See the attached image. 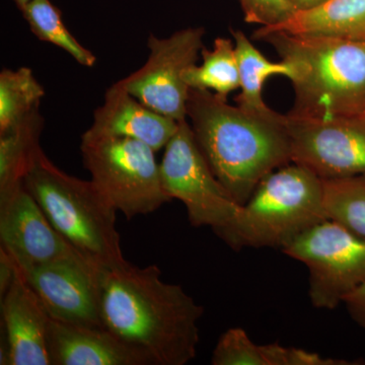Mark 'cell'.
I'll return each instance as SVG.
<instances>
[{
  "label": "cell",
  "mask_w": 365,
  "mask_h": 365,
  "mask_svg": "<svg viewBox=\"0 0 365 365\" xmlns=\"http://www.w3.org/2000/svg\"><path fill=\"white\" fill-rule=\"evenodd\" d=\"M232 34L241 79V93L235 102L240 107L251 111H269L271 108L266 104L262 95L264 83L276 76L290 79L292 68L283 60L273 62L264 56L242 31H232Z\"/></svg>",
  "instance_id": "ac0fdd59"
},
{
  "label": "cell",
  "mask_w": 365,
  "mask_h": 365,
  "mask_svg": "<svg viewBox=\"0 0 365 365\" xmlns=\"http://www.w3.org/2000/svg\"><path fill=\"white\" fill-rule=\"evenodd\" d=\"M0 242L23 271L79 254L53 227L24 182L0 196Z\"/></svg>",
  "instance_id": "7c38bea8"
},
{
  "label": "cell",
  "mask_w": 365,
  "mask_h": 365,
  "mask_svg": "<svg viewBox=\"0 0 365 365\" xmlns=\"http://www.w3.org/2000/svg\"><path fill=\"white\" fill-rule=\"evenodd\" d=\"M272 33L365 41V0H325L295 11L279 25L261 26L253 38L261 40Z\"/></svg>",
  "instance_id": "2e32d148"
},
{
  "label": "cell",
  "mask_w": 365,
  "mask_h": 365,
  "mask_svg": "<svg viewBox=\"0 0 365 365\" xmlns=\"http://www.w3.org/2000/svg\"><path fill=\"white\" fill-rule=\"evenodd\" d=\"M16 2V6H18L19 9L21 11L31 1V0H14Z\"/></svg>",
  "instance_id": "4316f807"
},
{
  "label": "cell",
  "mask_w": 365,
  "mask_h": 365,
  "mask_svg": "<svg viewBox=\"0 0 365 365\" xmlns=\"http://www.w3.org/2000/svg\"><path fill=\"white\" fill-rule=\"evenodd\" d=\"M343 304L353 321L365 330V284L348 295Z\"/></svg>",
  "instance_id": "d4e9b609"
},
{
  "label": "cell",
  "mask_w": 365,
  "mask_h": 365,
  "mask_svg": "<svg viewBox=\"0 0 365 365\" xmlns=\"http://www.w3.org/2000/svg\"><path fill=\"white\" fill-rule=\"evenodd\" d=\"M44 120L39 110L0 133V196L23 184L34 153L40 148Z\"/></svg>",
  "instance_id": "d6986e66"
},
{
  "label": "cell",
  "mask_w": 365,
  "mask_h": 365,
  "mask_svg": "<svg viewBox=\"0 0 365 365\" xmlns=\"http://www.w3.org/2000/svg\"><path fill=\"white\" fill-rule=\"evenodd\" d=\"M1 316L6 344L0 350V364L52 365L51 317L16 265L14 281L1 297Z\"/></svg>",
  "instance_id": "4fadbf2b"
},
{
  "label": "cell",
  "mask_w": 365,
  "mask_h": 365,
  "mask_svg": "<svg viewBox=\"0 0 365 365\" xmlns=\"http://www.w3.org/2000/svg\"><path fill=\"white\" fill-rule=\"evenodd\" d=\"M179 121L153 111L130 95L119 81L110 86L103 105L93 114L88 136L126 137L157 151L175 135Z\"/></svg>",
  "instance_id": "5bb4252c"
},
{
  "label": "cell",
  "mask_w": 365,
  "mask_h": 365,
  "mask_svg": "<svg viewBox=\"0 0 365 365\" xmlns=\"http://www.w3.org/2000/svg\"><path fill=\"white\" fill-rule=\"evenodd\" d=\"M21 272L54 321L104 328L101 318L102 269L85 257L71 255Z\"/></svg>",
  "instance_id": "8fae6325"
},
{
  "label": "cell",
  "mask_w": 365,
  "mask_h": 365,
  "mask_svg": "<svg viewBox=\"0 0 365 365\" xmlns=\"http://www.w3.org/2000/svg\"><path fill=\"white\" fill-rule=\"evenodd\" d=\"M187 120L213 174L242 206L264 178L292 163L285 115L272 109L251 111L190 90Z\"/></svg>",
  "instance_id": "7a4b0ae2"
},
{
  "label": "cell",
  "mask_w": 365,
  "mask_h": 365,
  "mask_svg": "<svg viewBox=\"0 0 365 365\" xmlns=\"http://www.w3.org/2000/svg\"><path fill=\"white\" fill-rule=\"evenodd\" d=\"M322 181L328 220L365 237V175Z\"/></svg>",
  "instance_id": "603a6c76"
},
{
  "label": "cell",
  "mask_w": 365,
  "mask_h": 365,
  "mask_svg": "<svg viewBox=\"0 0 365 365\" xmlns=\"http://www.w3.org/2000/svg\"><path fill=\"white\" fill-rule=\"evenodd\" d=\"M45 91L28 67L0 73V133L39 110Z\"/></svg>",
  "instance_id": "44dd1931"
},
{
  "label": "cell",
  "mask_w": 365,
  "mask_h": 365,
  "mask_svg": "<svg viewBox=\"0 0 365 365\" xmlns=\"http://www.w3.org/2000/svg\"><path fill=\"white\" fill-rule=\"evenodd\" d=\"M204 29L190 26L168 38L148 36V58L138 71L119 81L139 102L176 121L187 119L190 88L185 71L203 50Z\"/></svg>",
  "instance_id": "9c48e42d"
},
{
  "label": "cell",
  "mask_w": 365,
  "mask_h": 365,
  "mask_svg": "<svg viewBox=\"0 0 365 365\" xmlns=\"http://www.w3.org/2000/svg\"><path fill=\"white\" fill-rule=\"evenodd\" d=\"M245 21L264 28L279 25L297 11L292 0H240Z\"/></svg>",
  "instance_id": "cb8c5ba5"
},
{
  "label": "cell",
  "mask_w": 365,
  "mask_h": 365,
  "mask_svg": "<svg viewBox=\"0 0 365 365\" xmlns=\"http://www.w3.org/2000/svg\"><path fill=\"white\" fill-rule=\"evenodd\" d=\"M53 227L102 270L123 265L117 210L91 181L58 169L39 148L24 179Z\"/></svg>",
  "instance_id": "277c9868"
},
{
  "label": "cell",
  "mask_w": 365,
  "mask_h": 365,
  "mask_svg": "<svg viewBox=\"0 0 365 365\" xmlns=\"http://www.w3.org/2000/svg\"><path fill=\"white\" fill-rule=\"evenodd\" d=\"M285 122L292 163L321 180L365 175V118L302 117L288 113Z\"/></svg>",
  "instance_id": "30bf717a"
},
{
  "label": "cell",
  "mask_w": 365,
  "mask_h": 365,
  "mask_svg": "<svg viewBox=\"0 0 365 365\" xmlns=\"http://www.w3.org/2000/svg\"><path fill=\"white\" fill-rule=\"evenodd\" d=\"M323 1H325V0H292L297 11L311 9V7L318 6V4H322Z\"/></svg>",
  "instance_id": "484cf974"
},
{
  "label": "cell",
  "mask_w": 365,
  "mask_h": 365,
  "mask_svg": "<svg viewBox=\"0 0 365 365\" xmlns=\"http://www.w3.org/2000/svg\"><path fill=\"white\" fill-rule=\"evenodd\" d=\"M202 63L193 64L185 71L184 79L190 90L210 91L227 98L241 86L235 42L216 38L212 49L201 51Z\"/></svg>",
  "instance_id": "ffe728a7"
},
{
  "label": "cell",
  "mask_w": 365,
  "mask_h": 365,
  "mask_svg": "<svg viewBox=\"0 0 365 365\" xmlns=\"http://www.w3.org/2000/svg\"><path fill=\"white\" fill-rule=\"evenodd\" d=\"M52 365H155L140 350L103 327L71 325L51 319Z\"/></svg>",
  "instance_id": "9a60e30c"
},
{
  "label": "cell",
  "mask_w": 365,
  "mask_h": 365,
  "mask_svg": "<svg viewBox=\"0 0 365 365\" xmlns=\"http://www.w3.org/2000/svg\"><path fill=\"white\" fill-rule=\"evenodd\" d=\"M81 150L91 181L128 220L155 212L172 200L163 188L155 151L146 144L83 133Z\"/></svg>",
  "instance_id": "8992f818"
},
{
  "label": "cell",
  "mask_w": 365,
  "mask_h": 365,
  "mask_svg": "<svg viewBox=\"0 0 365 365\" xmlns=\"http://www.w3.org/2000/svg\"><path fill=\"white\" fill-rule=\"evenodd\" d=\"M21 11L38 39L61 48L81 66L93 67L97 63L96 55L72 36L61 11L50 0H31Z\"/></svg>",
  "instance_id": "7402d4cb"
},
{
  "label": "cell",
  "mask_w": 365,
  "mask_h": 365,
  "mask_svg": "<svg viewBox=\"0 0 365 365\" xmlns=\"http://www.w3.org/2000/svg\"><path fill=\"white\" fill-rule=\"evenodd\" d=\"M203 314L180 285L162 279L157 265L139 268L126 261L102 270L103 326L155 365H186L195 359Z\"/></svg>",
  "instance_id": "6da1fadb"
},
{
  "label": "cell",
  "mask_w": 365,
  "mask_h": 365,
  "mask_svg": "<svg viewBox=\"0 0 365 365\" xmlns=\"http://www.w3.org/2000/svg\"><path fill=\"white\" fill-rule=\"evenodd\" d=\"M272 46L292 68V114L361 117L365 112V41L272 33Z\"/></svg>",
  "instance_id": "3957f363"
},
{
  "label": "cell",
  "mask_w": 365,
  "mask_h": 365,
  "mask_svg": "<svg viewBox=\"0 0 365 365\" xmlns=\"http://www.w3.org/2000/svg\"><path fill=\"white\" fill-rule=\"evenodd\" d=\"M160 174L165 193L184 204L194 227H210L215 232L234 222L241 211V204L209 167L187 119L179 122L165 148Z\"/></svg>",
  "instance_id": "ba28073f"
},
{
  "label": "cell",
  "mask_w": 365,
  "mask_h": 365,
  "mask_svg": "<svg viewBox=\"0 0 365 365\" xmlns=\"http://www.w3.org/2000/svg\"><path fill=\"white\" fill-rule=\"evenodd\" d=\"M213 365H350L349 360L328 359L319 353L279 344L258 345L242 328L228 329L213 350Z\"/></svg>",
  "instance_id": "e0dca14e"
},
{
  "label": "cell",
  "mask_w": 365,
  "mask_h": 365,
  "mask_svg": "<svg viewBox=\"0 0 365 365\" xmlns=\"http://www.w3.org/2000/svg\"><path fill=\"white\" fill-rule=\"evenodd\" d=\"M309 270V297L319 309H334L365 284V237L327 220L282 249Z\"/></svg>",
  "instance_id": "52a82bcc"
},
{
  "label": "cell",
  "mask_w": 365,
  "mask_h": 365,
  "mask_svg": "<svg viewBox=\"0 0 365 365\" xmlns=\"http://www.w3.org/2000/svg\"><path fill=\"white\" fill-rule=\"evenodd\" d=\"M327 220L323 181L290 163L264 178L234 222L215 234L234 250H282Z\"/></svg>",
  "instance_id": "5b68a950"
}]
</instances>
